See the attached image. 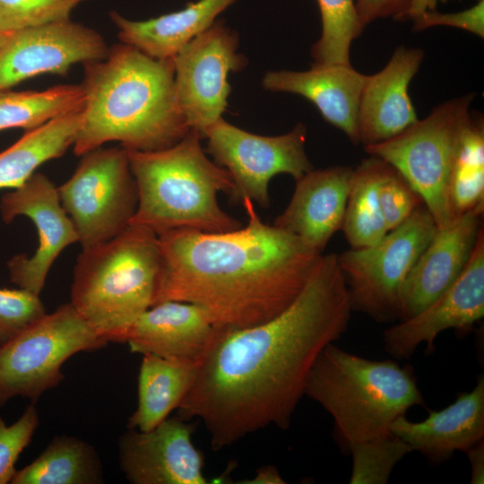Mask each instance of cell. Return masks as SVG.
<instances>
[{"instance_id":"6da1fadb","label":"cell","mask_w":484,"mask_h":484,"mask_svg":"<svg viewBox=\"0 0 484 484\" xmlns=\"http://www.w3.org/2000/svg\"><path fill=\"white\" fill-rule=\"evenodd\" d=\"M337 255H323L295 300L272 319L216 331L177 416L199 419L219 451L270 426L290 428L317 357L351 316Z\"/></svg>"},{"instance_id":"7a4b0ae2","label":"cell","mask_w":484,"mask_h":484,"mask_svg":"<svg viewBox=\"0 0 484 484\" xmlns=\"http://www.w3.org/2000/svg\"><path fill=\"white\" fill-rule=\"evenodd\" d=\"M242 204L247 221L239 229L157 234L161 265L152 306L193 303L216 331H227L264 323L295 300L322 253L264 223L250 199Z\"/></svg>"},{"instance_id":"3957f363","label":"cell","mask_w":484,"mask_h":484,"mask_svg":"<svg viewBox=\"0 0 484 484\" xmlns=\"http://www.w3.org/2000/svg\"><path fill=\"white\" fill-rule=\"evenodd\" d=\"M85 100L73 144L82 156L108 142L153 151L179 142L191 129L181 112L173 58L151 57L126 44L84 64Z\"/></svg>"},{"instance_id":"277c9868","label":"cell","mask_w":484,"mask_h":484,"mask_svg":"<svg viewBox=\"0 0 484 484\" xmlns=\"http://www.w3.org/2000/svg\"><path fill=\"white\" fill-rule=\"evenodd\" d=\"M201 139L191 129L166 149L127 150L138 192V205L130 224L156 234L176 229L220 233L243 226L218 203V193L229 195L233 182L224 168L206 156Z\"/></svg>"},{"instance_id":"5b68a950","label":"cell","mask_w":484,"mask_h":484,"mask_svg":"<svg viewBox=\"0 0 484 484\" xmlns=\"http://www.w3.org/2000/svg\"><path fill=\"white\" fill-rule=\"evenodd\" d=\"M305 395L333 417L335 439L346 452L354 443L390 434L396 419L425 405L411 365L368 359L333 343L314 363Z\"/></svg>"},{"instance_id":"8992f818","label":"cell","mask_w":484,"mask_h":484,"mask_svg":"<svg viewBox=\"0 0 484 484\" xmlns=\"http://www.w3.org/2000/svg\"><path fill=\"white\" fill-rule=\"evenodd\" d=\"M161 265L158 235L130 224L114 238L82 248L70 303L108 342L126 334L153 304Z\"/></svg>"},{"instance_id":"52a82bcc","label":"cell","mask_w":484,"mask_h":484,"mask_svg":"<svg viewBox=\"0 0 484 484\" xmlns=\"http://www.w3.org/2000/svg\"><path fill=\"white\" fill-rule=\"evenodd\" d=\"M474 94L454 98L435 107L396 136L364 146L396 169L420 195L437 229L457 218L451 199V179L461 137L471 114Z\"/></svg>"},{"instance_id":"ba28073f","label":"cell","mask_w":484,"mask_h":484,"mask_svg":"<svg viewBox=\"0 0 484 484\" xmlns=\"http://www.w3.org/2000/svg\"><path fill=\"white\" fill-rule=\"evenodd\" d=\"M108 342L69 303L44 314L0 343V406L16 396L33 403L64 379L63 364Z\"/></svg>"},{"instance_id":"9c48e42d","label":"cell","mask_w":484,"mask_h":484,"mask_svg":"<svg viewBox=\"0 0 484 484\" xmlns=\"http://www.w3.org/2000/svg\"><path fill=\"white\" fill-rule=\"evenodd\" d=\"M437 229L422 204L377 243L337 255L352 311L379 324L398 322L406 278Z\"/></svg>"},{"instance_id":"30bf717a","label":"cell","mask_w":484,"mask_h":484,"mask_svg":"<svg viewBox=\"0 0 484 484\" xmlns=\"http://www.w3.org/2000/svg\"><path fill=\"white\" fill-rule=\"evenodd\" d=\"M57 190L82 248L122 233L138 205L136 182L122 146H101L82 155L73 174Z\"/></svg>"},{"instance_id":"8fae6325","label":"cell","mask_w":484,"mask_h":484,"mask_svg":"<svg viewBox=\"0 0 484 484\" xmlns=\"http://www.w3.org/2000/svg\"><path fill=\"white\" fill-rule=\"evenodd\" d=\"M203 138L214 162L230 175L233 190L229 196L234 203L250 199L266 208L270 205L268 186L274 176L284 173L297 180L313 169L305 151L307 127L301 123L281 135L264 136L220 118L205 131Z\"/></svg>"},{"instance_id":"7c38bea8","label":"cell","mask_w":484,"mask_h":484,"mask_svg":"<svg viewBox=\"0 0 484 484\" xmlns=\"http://www.w3.org/2000/svg\"><path fill=\"white\" fill-rule=\"evenodd\" d=\"M238 48V33L216 21L173 57L179 108L189 128L202 138L222 118L231 91L229 73L247 64Z\"/></svg>"},{"instance_id":"4fadbf2b","label":"cell","mask_w":484,"mask_h":484,"mask_svg":"<svg viewBox=\"0 0 484 484\" xmlns=\"http://www.w3.org/2000/svg\"><path fill=\"white\" fill-rule=\"evenodd\" d=\"M0 215L5 223L24 216L36 227L39 245L35 252L30 256H13L7 269L13 284L39 296L56 259L65 247L79 242L74 225L62 206L57 186L46 175L35 172L21 186L3 194Z\"/></svg>"},{"instance_id":"5bb4252c","label":"cell","mask_w":484,"mask_h":484,"mask_svg":"<svg viewBox=\"0 0 484 484\" xmlns=\"http://www.w3.org/2000/svg\"><path fill=\"white\" fill-rule=\"evenodd\" d=\"M108 51L100 34L70 19L11 32L0 48V91L43 73L65 75Z\"/></svg>"},{"instance_id":"9a60e30c","label":"cell","mask_w":484,"mask_h":484,"mask_svg":"<svg viewBox=\"0 0 484 484\" xmlns=\"http://www.w3.org/2000/svg\"><path fill=\"white\" fill-rule=\"evenodd\" d=\"M484 316V229L456 281L417 315L393 323L383 333L385 351L396 359H409L423 342L431 354L442 332H470Z\"/></svg>"},{"instance_id":"2e32d148","label":"cell","mask_w":484,"mask_h":484,"mask_svg":"<svg viewBox=\"0 0 484 484\" xmlns=\"http://www.w3.org/2000/svg\"><path fill=\"white\" fill-rule=\"evenodd\" d=\"M193 424L169 417L149 431L127 430L118 440L119 465L133 484H206Z\"/></svg>"},{"instance_id":"e0dca14e","label":"cell","mask_w":484,"mask_h":484,"mask_svg":"<svg viewBox=\"0 0 484 484\" xmlns=\"http://www.w3.org/2000/svg\"><path fill=\"white\" fill-rule=\"evenodd\" d=\"M483 209L484 206H478L457 217L446 228L437 229L406 278L399 321L417 315L456 281L483 227Z\"/></svg>"},{"instance_id":"ac0fdd59","label":"cell","mask_w":484,"mask_h":484,"mask_svg":"<svg viewBox=\"0 0 484 484\" xmlns=\"http://www.w3.org/2000/svg\"><path fill=\"white\" fill-rule=\"evenodd\" d=\"M423 57L421 48L401 46L381 71L369 75L359 105V143L367 146L389 140L418 120L409 85Z\"/></svg>"},{"instance_id":"d6986e66","label":"cell","mask_w":484,"mask_h":484,"mask_svg":"<svg viewBox=\"0 0 484 484\" xmlns=\"http://www.w3.org/2000/svg\"><path fill=\"white\" fill-rule=\"evenodd\" d=\"M353 169H311L296 180L292 197L273 225L322 253L341 229Z\"/></svg>"},{"instance_id":"ffe728a7","label":"cell","mask_w":484,"mask_h":484,"mask_svg":"<svg viewBox=\"0 0 484 484\" xmlns=\"http://www.w3.org/2000/svg\"><path fill=\"white\" fill-rule=\"evenodd\" d=\"M216 333L206 312L197 305L168 300L143 313L129 329L131 352L200 363Z\"/></svg>"},{"instance_id":"44dd1931","label":"cell","mask_w":484,"mask_h":484,"mask_svg":"<svg viewBox=\"0 0 484 484\" xmlns=\"http://www.w3.org/2000/svg\"><path fill=\"white\" fill-rule=\"evenodd\" d=\"M368 77L351 65L313 64L303 72H267L262 84L267 91L290 92L308 99L324 120L341 130L352 143L359 144V105Z\"/></svg>"},{"instance_id":"7402d4cb","label":"cell","mask_w":484,"mask_h":484,"mask_svg":"<svg viewBox=\"0 0 484 484\" xmlns=\"http://www.w3.org/2000/svg\"><path fill=\"white\" fill-rule=\"evenodd\" d=\"M390 431L432 463L449 460L456 451L466 453L484 439L483 375L471 392L459 393L447 407L429 411L419 422L401 416L391 424Z\"/></svg>"},{"instance_id":"603a6c76","label":"cell","mask_w":484,"mask_h":484,"mask_svg":"<svg viewBox=\"0 0 484 484\" xmlns=\"http://www.w3.org/2000/svg\"><path fill=\"white\" fill-rule=\"evenodd\" d=\"M238 0H198L177 12L132 21L110 12L121 42L157 59L173 58L187 43L210 28Z\"/></svg>"},{"instance_id":"cb8c5ba5","label":"cell","mask_w":484,"mask_h":484,"mask_svg":"<svg viewBox=\"0 0 484 484\" xmlns=\"http://www.w3.org/2000/svg\"><path fill=\"white\" fill-rule=\"evenodd\" d=\"M199 363L143 354L138 402L127 428L149 431L177 410L195 379Z\"/></svg>"},{"instance_id":"d4e9b609","label":"cell","mask_w":484,"mask_h":484,"mask_svg":"<svg viewBox=\"0 0 484 484\" xmlns=\"http://www.w3.org/2000/svg\"><path fill=\"white\" fill-rule=\"evenodd\" d=\"M81 110L26 131L0 152V189L21 186L43 163L62 157L74 143L82 120Z\"/></svg>"},{"instance_id":"484cf974","label":"cell","mask_w":484,"mask_h":484,"mask_svg":"<svg viewBox=\"0 0 484 484\" xmlns=\"http://www.w3.org/2000/svg\"><path fill=\"white\" fill-rule=\"evenodd\" d=\"M103 469L95 448L76 436H56L29 465L16 472L11 484H99Z\"/></svg>"},{"instance_id":"4316f807","label":"cell","mask_w":484,"mask_h":484,"mask_svg":"<svg viewBox=\"0 0 484 484\" xmlns=\"http://www.w3.org/2000/svg\"><path fill=\"white\" fill-rule=\"evenodd\" d=\"M385 161L370 156L353 169L341 230L350 248L380 241L388 232L378 197Z\"/></svg>"},{"instance_id":"83f0119b","label":"cell","mask_w":484,"mask_h":484,"mask_svg":"<svg viewBox=\"0 0 484 484\" xmlns=\"http://www.w3.org/2000/svg\"><path fill=\"white\" fill-rule=\"evenodd\" d=\"M85 100L80 85H58L41 91H0V131L39 127L59 116L79 111Z\"/></svg>"},{"instance_id":"f1b7e54d","label":"cell","mask_w":484,"mask_h":484,"mask_svg":"<svg viewBox=\"0 0 484 484\" xmlns=\"http://www.w3.org/2000/svg\"><path fill=\"white\" fill-rule=\"evenodd\" d=\"M451 199L456 217L484 206V123L481 115L471 114L456 153Z\"/></svg>"},{"instance_id":"f546056e","label":"cell","mask_w":484,"mask_h":484,"mask_svg":"<svg viewBox=\"0 0 484 484\" xmlns=\"http://www.w3.org/2000/svg\"><path fill=\"white\" fill-rule=\"evenodd\" d=\"M322 24L320 39L313 45L314 64L350 65V47L363 29L354 0H315Z\"/></svg>"},{"instance_id":"4dcf8cb0","label":"cell","mask_w":484,"mask_h":484,"mask_svg":"<svg viewBox=\"0 0 484 484\" xmlns=\"http://www.w3.org/2000/svg\"><path fill=\"white\" fill-rule=\"evenodd\" d=\"M350 484H386L394 466L409 453L410 445L390 433L354 443Z\"/></svg>"},{"instance_id":"1f68e13d","label":"cell","mask_w":484,"mask_h":484,"mask_svg":"<svg viewBox=\"0 0 484 484\" xmlns=\"http://www.w3.org/2000/svg\"><path fill=\"white\" fill-rule=\"evenodd\" d=\"M88 0H0V31L68 20L73 10Z\"/></svg>"},{"instance_id":"d6a6232c","label":"cell","mask_w":484,"mask_h":484,"mask_svg":"<svg viewBox=\"0 0 484 484\" xmlns=\"http://www.w3.org/2000/svg\"><path fill=\"white\" fill-rule=\"evenodd\" d=\"M378 197L387 231L400 226L424 204L420 195L402 174L385 161L379 180Z\"/></svg>"},{"instance_id":"836d02e7","label":"cell","mask_w":484,"mask_h":484,"mask_svg":"<svg viewBox=\"0 0 484 484\" xmlns=\"http://www.w3.org/2000/svg\"><path fill=\"white\" fill-rule=\"evenodd\" d=\"M39 425V416L34 403L26 407L22 416L7 426L0 416V484L11 483L16 469L15 463L30 443Z\"/></svg>"},{"instance_id":"e575fe53","label":"cell","mask_w":484,"mask_h":484,"mask_svg":"<svg viewBox=\"0 0 484 484\" xmlns=\"http://www.w3.org/2000/svg\"><path fill=\"white\" fill-rule=\"evenodd\" d=\"M46 314L39 295L23 289L0 288V343Z\"/></svg>"},{"instance_id":"d590c367","label":"cell","mask_w":484,"mask_h":484,"mask_svg":"<svg viewBox=\"0 0 484 484\" xmlns=\"http://www.w3.org/2000/svg\"><path fill=\"white\" fill-rule=\"evenodd\" d=\"M413 30L420 31L434 26H449L470 31L484 38V0L477 1L473 6L457 13H443L435 9L426 10L415 15Z\"/></svg>"},{"instance_id":"8d00e7d4","label":"cell","mask_w":484,"mask_h":484,"mask_svg":"<svg viewBox=\"0 0 484 484\" xmlns=\"http://www.w3.org/2000/svg\"><path fill=\"white\" fill-rule=\"evenodd\" d=\"M437 0H357L356 11L361 28L364 30L372 22L393 16L402 12L404 20H411L426 10L435 9ZM445 1V0H441Z\"/></svg>"},{"instance_id":"74e56055","label":"cell","mask_w":484,"mask_h":484,"mask_svg":"<svg viewBox=\"0 0 484 484\" xmlns=\"http://www.w3.org/2000/svg\"><path fill=\"white\" fill-rule=\"evenodd\" d=\"M471 468V484L484 482V442L481 440L466 452Z\"/></svg>"},{"instance_id":"f35d334b","label":"cell","mask_w":484,"mask_h":484,"mask_svg":"<svg viewBox=\"0 0 484 484\" xmlns=\"http://www.w3.org/2000/svg\"><path fill=\"white\" fill-rule=\"evenodd\" d=\"M246 483L283 484L285 481L275 467L264 466L258 470L256 476Z\"/></svg>"},{"instance_id":"ab89813d","label":"cell","mask_w":484,"mask_h":484,"mask_svg":"<svg viewBox=\"0 0 484 484\" xmlns=\"http://www.w3.org/2000/svg\"><path fill=\"white\" fill-rule=\"evenodd\" d=\"M8 34H5V33H3V32L0 31V48L2 47L4 42L5 41Z\"/></svg>"},{"instance_id":"60d3db41","label":"cell","mask_w":484,"mask_h":484,"mask_svg":"<svg viewBox=\"0 0 484 484\" xmlns=\"http://www.w3.org/2000/svg\"><path fill=\"white\" fill-rule=\"evenodd\" d=\"M476 1H480V0H476Z\"/></svg>"}]
</instances>
